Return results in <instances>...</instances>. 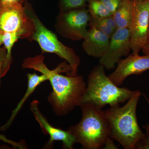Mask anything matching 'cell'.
<instances>
[{
	"label": "cell",
	"instance_id": "obj_3",
	"mask_svg": "<svg viewBox=\"0 0 149 149\" xmlns=\"http://www.w3.org/2000/svg\"><path fill=\"white\" fill-rule=\"evenodd\" d=\"M104 68L100 64L92 70L88 76V85L77 107L89 105L102 109L107 105L110 107L120 105L134 95L136 91L116 85L107 76Z\"/></svg>",
	"mask_w": 149,
	"mask_h": 149
},
{
	"label": "cell",
	"instance_id": "obj_16",
	"mask_svg": "<svg viewBox=\"0 0 149 149\" xmlns=\"http://www.w3.org/2000/svg\"><path fill=\"white\" fill-rule=\"evenodd\" d=\"M88 11L91 17L104 18L112 15V14L102 3L97 0H88Z\"/></svg>",
	"mask_w": 149,
	"mask_h": 149
},
{
	"label": "cell",
	"instance_id": "obj_2",
	"mask_svg": "<svg viewBox=\"0 0 149 149\" xmlns=\"http://www.w3.org/2000/svg\"><path fill=\"white\" fill-rule=\"evenodd\" d=\"M141 96V92L136 91L125 105L110 107L103 111L109 123L110 137L125 149H135L136 144L145 136L139 127L136 116Z\"/></svg>",
	"mask_w": 149,
	"mask_h": 149
},
{
	"label": "cell",
	"instance_id": "obj_15",
	"mask_svg": "<svg viewBox=\"0 0 149 149\" xmlns=\"http://www.w3.org/2000/svg\"><path fill=\"white\" fill-rule=\"evenodd\" d=\"M19 39V37L15 34L6 33L2 35L3 44L6 49V53L4 61L2 67L1 77H4L10 68L13 62L12 49L14 45Z\"/></svg>",
	"mask_w": 149,
	"mask_h": 149
},
{
	"label": "cell",
	"instance_id": "obj_9",
	"mask_svg": "<svg viewBox=\"0 0 149 149\" xmlns=\"http://www.w3.org/2000/svg\"><path fill=\"white\" fill-rule=\"evenodd\" d=\"M131 51L130 29L117 28L110 39L107 50L100 58L99 63L110 70L115 67L122 57L129 55Z\"/></svg>",
	"mask_w": 149,
	"mask_h": 149
},
{
	"label": "cell",
	"instance_id": "obj_6",
	"mask_svg": "<svg viewBox=\"0 0 149 149\" xmlns=\"http://www.w3.org/2000/svg\"><path fill=\"white\" fill-rule=\"evenodd\" d=\"M34 22L23 5L18 3H0V36L15 34L20 39H29L35 32Z\"/></svg>",
	"mask_w": 149,
	"mask_h": 149
},
{
	"label": "cell",
	"instance_id": "obj_19",
	"mask_svg": "<svg viewBox=\"0 0 149 149\" xmlns=\"http://www.w3.org/2000/svg\"><path fill=\"white\" fill-rule=\"evenodd\" d=\"M105 6L113 15L120 6L121 0H97Z\"/></svg>",
	"mask_w": 149,
	"mask_h": 149
},
{
	"label": "cell",
	"instance_id": "obj_13",
	"mask_svg": "<svg viewBox=\"0 0 149 149\" xmlns=\"http://www.w3.org/2000/svg\"><path fill=\"white\" fill-rule=\"evenodd\" d=\"M27 77L28 79V84L26 93L21 100L19 102L17 106L13 111L11 116L8 121L5 125L0 127V131H5L9 128L13 122L17 115L24 105L25 101L27 100V99L32 95V93L35 91V89L39 85L43 82L48 80L47 76L43 74L39 75H37L36 73H29L27 74Z\"/></svg>",
	"mask_w": 149,
	"mask_h": 149
},
{
	"label": "cell",
	"instance_id": "obj_25",
	"mask_svg": "<svg viewBox=\"0 0 149 149\" xmlns=\"http://www.w3.org/2000/svg\"><path fill=\"white\" fill-rule=\"evenodd\" d=\"M142 51L144 54H149V40L146 45L142 49Z\"/></svg>",
	"mask_w": 149,
	"mask_h": 149
},
{
	"label": "cell",
	"instance_id": "obj_20",
	"mask_svg": "<svg viewBox=\"0 0 149 149\" xmlns=\"http://www.w3.org/2000/svg\"><path fill=\"white\" fill-rule=\"evenodd\" d=\"M144 127L146 130L145 136L143 138L138 141L135 149H149V125H147Z\"/></svg>",
	"mask_w": 149,
	"mask_h": 149
},
{
	"label": "cell",
	"instance_id": "obj_21",
	"mask_svg": "<svg viewBox=\"0 0 149 149\" xmlns=\"http://www.w3.org/2000/svg\"><path fill=\"white\" fill-rule=\"evenodd\" d=\"M0 141L12 146L13 148H16L24 149L27 148L26 145L24 141L20 142H15L8 139L6 136L0 133Z\"/></svg>",
	"mask_w": 149,
	"mask_h": 149
},
{
	"label": "cell",
	"instance_id": "obj_1",
	"mask_svg": "<svg viewBox=\"0 0 149 149\" xmlns=\"http://www.w3.org/2000/svg\"><path fill=\"white\" fill-rule=\"evenodd\" d=\"M43 54L23 60L22 66L24 69H33L45 74L49 81L52 91L48 97V101L56 115H67L72 111L78 103L86 89V85L82 76H64L61 72L69 75L72 68L65 62L51 70L44 62Z\"/></svg>",
	"mask_w": 149,
	"mask_h": 149
},
{
	"label": "cell",
	"instance_id": "obj_5",
	"mask_svg": "<svg viewBox=\"0 0 149 149\" xmlns=\"http://www.w3.org/2000/svg\"><path fill=\"white\" fill-rule=\"evenodd\" d=\"M23 6L26 13L34 22L35 27V32L28 40L37 42L42 50V54H55L64 59L72 68L71 73L68 76H77L80 60L74 50L62 44L55 34L44 25L37 16L32 5L27 1Z\"/></svg>",
	"mask_w": 149,
	"mask_h": 149
},
{
	"label": "cell",
	"instance_id": "obj_18",
	"mask_svg": "<svg viewBox=\"0 0 149 149\" xmlns=\"http://www.w3.org/2000/svg\"><path fill=\"white\" fill-rule=\"evenodd\" d=\"M88 26H90L91 28H94L104 33L109 37L110 39L116 30V29L108 26L104 22L102 21L100 18H94L91 17Z\"/></svg>",
	"mask_w": 149,
	"mask_h": 149
},
{
	"label": "cell",
	"instance_id": "obj_11",
	"mask_svg": "<svg viewBox=\"0 0 149 149\" xmlns=\"http://www.w3.org/2000/svg\"><path fill=\"white\" fill-rule=\"evenodd\" d=\"M116 69L108 76L117 86H121L127 77L139 74L149 70V54L139 56L133 53L117 63Z\"/></svg>",
	"mask_w": 149,
	"mask_h": 149
},
{
	"label": "cell",
	"instance_id": "obj_10",
	"mask_svg": "<svg viewBox=\"0 0 149 149\" xmlns=\"http://www.w3.org/2000/svg\"><path fill=\"white\" fill-rule=\"evenodd\" d=\"M39 102L37 100L33 101L30 104V109L36 121L39 123L44 135L49 136L50 139L46 144V148L50 149L53 147L55 141H61L63 148L73 149L76 141L74 136L68 130L54 127L47 120L39 108Z\"/></svg>",
	"mask_w": 149,
	"mask_h": 149
},
{
	"label": "cell",
	"instance_id": "obj_7",
	"mask_svg": "<svg viewBox=\"0 0 149 149\" xmlns=\"http://www.w3.org/2000/svg\"><path fill=\"white\" fill-rule=\"evenodd\" d=\"M91 15L85 8L59 12L56 17L55 28L60 35L74 41L84 40Z\"/></svg>",
	"mask_w": 149,
	"mask_h": 149
},
{
	"label": "cell",
	"instance_id": "obj_26",
	"mask_svg": "<svg viewBox=\"0 0 149 149\" xmlns=\"http://www.w3.org/2000/svg\"><path fill=\"white\" fill-rule=\"evenodd\" d=\"M148 35H149V30H148Z\"/></svg>",
	"mask_w": 149,
	"mask_h": 149
},
{
	"label": "cell",
	"instance_id": "obj_17",
	"mask_svg": "<svg viewBox=\"0 0 149 149\" xmlns=\"http://www.w3.org/2000/svg\"><path fill=\"white\" fill-rule=\"evenodd\" d=\"M88 0H58L59 12L70 10L85 8Z\"/></svg>",
	"mask_w": 149,
	"mask_h": 149
},
{
	"label": "cell",
	"instance_id": "obj_14",
	"mask_svg": "<svg viewBox=\"0 0 149 149\" xmlns=\"http://www.w3.org/2000/svg\"><path fill=\"white\" fill-rule=\"evenodd\" d=\"M133 0H121L120 6L113 15L117 28L129 29L133 17Z\"/></svg>",
	"mask_w": 149,
	"mask_h": 149
},
{
	"label": "cell",
	"instance_id": "obj_22",
	"mask_svg": "<svg viewBox=\"0 0 149 149\" xmlns=\"http://www.w3.org/2000/svg\"><path fill=\"white\" fill-rule=\"evenodd\" d=\"M6 49L4 46L0 47V80L1 77V72L2 67L5 59Z\"/></svg>",
	"mask_w": 149,
	"mask_h": 149
},
{
	"label": "cell",
	"instance_id": "obj_24",
	"mask_svg": "<svg viewBox=\"0 0 149 149\" xmlns=\"http://www.w3.org/2000/svg\"><path fill=\"white\" fill-rule=\"evenodd\" d=\"M27 0H0V3H18L24 5Z\"/></svg>",
	"mask_w": 149,
	"mask_h": 149
},
{
	"label": "cell",
	"instance_id": "obj_4",
	"mask_svg": "<svg viewBox=\"0 0 149 149\" xmlns=\"http://www.w3.org/2000/svg\"><path fill=\"white\" fill-rule=\"evenodd\" d=\"M82 119L68 129L83 148H103L109 137V125L102 109L86 105L80 107Z\"/></svg>",
	"mask_w": 149,
	"mask_h": 149
},
{
	"label": "cell",
	"instance_id": "obj_8",
	"mask_svg": "<svg viewBox=\"0 0 149 149\" xmlns=\"http://www.w3.org/2000/svg\"><path fill=\"white\" fill-rule=\"evenodd\" d=\"M133 1V17L129 29L132 53L136 54L149 40V0Z\"/></svg>",
	"mask_w": 149,
	"mask_h": 149
},
{
	"label": "cell",
	"instance_id": "obj_23",
	"mask_svg": "<svg viewBox=\"0 0 149 149\" xmlns=\"http://www.w3.org/2000/svg\"><path fill=\"white\" fill-rule=\"evenodd\" d=\"M103 149H117V147L113 143V139H111L110 137H109L107 139L104 145Z\"/></svg>",
	"mask_w": 149,
	"mask_h": 149
},
{
	"label": "cell",
	"instance_id": "obj_12",
	"mask_svg": "<svg viewBox=\"0 0 149 149\" xmlns=\"http://www.w3.org/2000/svg\"><path fill=\"white\" fill-rule=\"evenodd\" d=\"M110 39L104 33L91 28L83 40L82 47L88 55L100 58L107 50Z\"/></svg>",
	"mask_w": 149,
	"mask_h": 149
}]
</instances>
